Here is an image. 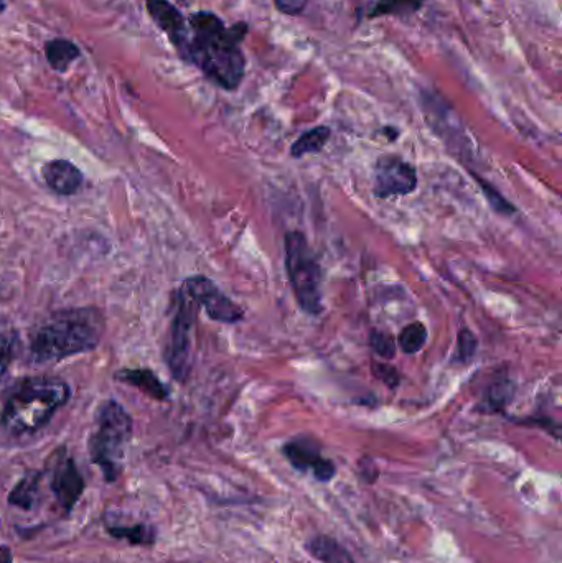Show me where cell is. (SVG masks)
I'll list each match as a JSON object with an SVG mask.
<instances>
[{
  "instance_id": "20",
  "label": "cell",
  "mask_w": 562,
  "mask_h": 563,
  "mask_svg": "<svg viewBox=\"0 0 562 563\" xmlns=\"http://www.w3.org/2000/svg\"><path fill=\"white\" fill-rule=\"evenodd\" d=\"M515 389V384L506 377L493 382L487 394V404L490 410H505L506 405L510 404L513 399Z\"/></svg>"
},
{
  "instance_id": "17",
  "label": "cell",
  "mask_w": 562,
  "mask_h": 563,
  "mask_svg": "<svg viewBox=\"0 0 562 563\" xmlns=\"http://www.w3.org/2000/svg\"><path fill=\"white\" fill-rule=\"evenodd\" d=\"M38 481H40L38 473H29L25 476L24 480L20 481L14 491L10 493L9 503L15 508L25 509V511L32 509L33 504L37 501Z\"/></svg>"
},
{
  "instance_id": "12",
  "label": "cell",
  "mask_w": 562,
  "mask_h": 563,
  "mask_svg": "<svg viewBox=\"0 0 562 563\" xmlns=\"http://www.w3.org/2000/svg\"><path fill=\"white\" fill-rule=\"evenodd\" d=\"M42 173L48 187L58 195H73L80 190L81 183H83V175L80 170L66 160L48 162L43 167Z\"/></svg>"
},
{
  "instance_id": "22",
  "label": "cell",
  "mask_w": 562,
  "mask_h": 563,
  "mask_svg": "<svg viewBox=\"0 0 562 563\" xmlns=\"http://www.w3.org/2000/svg\"><path fill=\"white\" fill-rule=\"evenodd\" d=\"M370 346L375 354H378L380 358L386 359V361H391L398 353V348H396V341H394L393 336L386 333V331L373 330L370 336Z\"/></svg>"
},
{
  "instance_id": "13",
  "label": "cell",
  "mask_w": 562,
  "mask_h": 563,
  "mask_svg": "<svg viewBox=\"0 0 562 563\" xmlns=\"http://www.w3.org/2000/svg\"><path fill=\"white\" fill-rule=\"evenodd\" d=\"M309 554L324 563H355L347 549H343L332 537L319 536L309 540Z\"/></svg>"
},
{
  "instance_id": "9",
  "label": "cell",
  "mask_w": 562,
  "mask_h": 563,
  "mask_svg": "<svg viewBox=\"0 0 562 563\" xmlns=\"http://www.w3.org/2000/svg\"><path fill=\"white\" fill-rule=\"evenodd\" d=\"M282 452L296 470L312 473L322 483L332 480L337 468L320 453L319 443L312 438L299 437L286 443Z\"/></svg>"
},
{
  "instance_id": "6",
  "label": "cell",
  "mask_w": 562,
  "mask_h": 563,
  "mask_svg": "<svg viewBox=\"0 0 562 563\" xmlns=\"http://www.w3.org/2000/svg\"><path fill=\"white\" fill-rule=\"evenodd\" d=\"M198 305L185 290L178 294V310L172 325V338H170L169 361L170 371L175 379L185 381L190 366H192V330L197 320Z\"/></svg>"
},
{
  "instance_id": "10",
  "label": "cell",
  "mask_w": 562,
  "mask_h": 563,
  "mask_svg": "<svg viewBox=\"0 0 562 563\" xmlns=\"http://www.w3.org/2000/svg\"><path fill=\"white\" fill-rule=\"evenodd\" d=\"M52 489L58 503L65 511H70L80 499L85 489V481L70 456H61L55 461L52 471Z\"/></svg>"
},
{
  "instance_id": "15",
  "label": "cell",
  "mask_w": 562,
  "mask_h": 563,
  "mask_svg": "<svg viewBox=\"0 0 562 563\" xmlns=\"http://www.w3.org/2000/svg\"><path fill=\"white\" fill-rule=\"evenodd\" d=\"M330 127L319 126L310 129L300 135L299 139L292 144L291 155L294 159H302L305 155L319 154L324 150L328 140H330Z\"/></svg>"
},
{
  "instance_id": "1",
  "label": "cell",
  "mask_w": 562,
  "mask_h": 563,
  "mask_svg": "<svg viewBox=\"0 0 562 563\" xmlns=\"http://www.w3.org/2000/svg\"><path fill=\"white\" fill-rule=\"evenodd\" d=\"M248 33V25L226 27L218 15L197 12L188 19V43L183 58L197 65L203 75L223 89L235 91L244 78L241 42Z\"/></svg>"
},
{
  "instance_id": "29",
  "label": "cell",
  "mask_w": 562,
  "mask_h": 563,
  "mask_svg": "<svg viewBox=\"0 0 562 563\" xmlns=\"http://www.w3.org/2000/svg\"><path fill=\"white\" fill-rule=\"evenodd\" d=\"M4 9H5V2L4 0H0V14L4 12Z\"/></svg>"
},
{
  "instance_id": "11",
  "label": "cell",
  "mask_w": 562,
  "mask_h": 563,
  "mask_svg": "<svg viewBox=\"0 0 562 563\" xmlns=\"http://www.w3.org/2000/svg\"><path fill=\"white\" fill-rule=\"evenodd\" d=\"M147 10L157 27L167 33L180 55H185L188 43V25L183 15L170 4L169 0H146Z\"/></svg>"
},
{
  "instance_id": "19",
  "label": "cell",
  "mask_w": 562,
  "mask_h": 563,
  "mask_svg": "<svg viewBox=\"0 0 562 563\" xmlns=\"http://www.w3.org/2000/svg\"><path fill=\"white\" fill-rule=\"evenodd\" d=\"M399 348L406 354L421 351L427 343V328L422 323L414 322L404 326L398 338Z\"/></svg>"
},
{
  "instance_id": "28",
  "label": "cell",
  "mask_w": 562,
  "mask_h": 563,
  "mask_svg": "<svg viewBox=\"0 0 562 563\" xmlns=\"http://www.w3.org/2000/svg\"><path fill=\"white\" fill-rule=\"evenodd\" d=\"M0 563H12V554L7 547L0 549Z\"/></svg>"
},
{
  "instance_id": "3",
  "label": "cell",
  "mask_w": 562,
  "mask_h": 563,
  "mask_svg": "<svg viewBox=\"0 0 562 563\" xmlns=\"http://www.w3.org/2000/svg\"><path fill=\"white\" fill-rule=\"evenodd\" d=\"M70 399V387L58 379L25 382L5 402L0 422L15 435L37 432Z\"/></svg>"
},
{
  "instance_id": "24",
  "label": "cell",
  "mask_w": 562,
  "mask_h": 563,
  "mask_svg": "<svg viewBox=\"0 0 562 563\" xmlns=\"http://www.w3.org/2000/svg\"><path fill=\"white\" fill-rule=\"evenodd\" d=\"M371 371L375 374L376 379H380L383 384L391 389V387H396L401 381L399 377L398 369L393 368L391 364L388 363H378V361H373L371 363Z\"/></svg>"
},
{
  "instance_id": "2",
  "label": "cell",
  "mask_w": 562,
  "mask_h": 563,
  "mask_svg": "<svg viewBox=\"0 0 562 563\" xmlns=\"http://www.w3.org/2000/svg\"><path fill=\"white\" fill-rule=\"evenodd\" d=\"M104 333V318L94 308L57 313L32 338L38 361H60L96 348Z\"/></svg>"
},
{
  "instance_id": "25",
  "label": "cell",
  "mask_w": 562,
  "mask_h": 563,
  "mask_svg": "<svg viewBox=\"0 0 562 563\" xmlns=\"http://www.w3.org/2000/svg\"><path fill=\"white\" fill-rule=\"evenodd\" d=\"M109 532H111L114 537L129 539L131 542H134V544H147V542L152 540V536H150L146 526H136L131 527V529L119 527V529H109Z\"/></svg>"
},
{
  "instance_id": "18",
  "label": "cell",
  "mask_w": 562,
  "mask_h": 563,
  "mask_svg": "<svg viewBox=\"0 0 562 563\" xmlns=\"http://www.w3.org/2000/svg\"><path fill=\"white\" fill-rule=\"evenodd\" d=\"M424 5V0H376L368 15L370 17H381V15H406L416 14L417 10Z\"/></svg>"
},
{
  "instance_id": "5",
  "label": "cell",
  "mask_w": 562,
  "mask_h": 563,
  "mask_svg": "<svg viewBox=\"0 0 562 563\" xmlns=\"http://www.w3.org/2000/svg\"><path fill=\"white\" fill-rule=\"evenodd\" d=\"M286 269L297 303L307 315H319L324 310L322 302V269L310 251L307 239L300 231L284 236Z\"/></svg>"
},
{
  "instance_id": "16",
  "label": "cell",
  "mask_w": 562,
  "mask_h": 563,
  "mask_svg": "<svg viewBox=\"0 0 562 563\" xmlns=\"http://www.w3.org/2000/svg\"><path fill=\"white\" fill-rule=\"evenodd\" d=\"M45 55H47L48 63L53 70L63 73V71L68 70V66L73 61L80 58L81 52L80 48L76 47L75 43L70 42V40L57 38V40H52L45 45Z\"/></svg>"
},
{
  "instance_id": "21",
  "label": "cell",
  "mask_w": 562,
  "mask_h": 563,
  "mask_svg": "<svg viewBox=\"0 0 562 563\" xmlns=\"http://www.w3.org/2000/svg\"><path fill=\"white\" fill-rule=\"evenodd\" d=\"M478 340L472 331L460 330L457 338V351H455V361L459 364H469L477 353Z\"/></svg>"
},
{
  "instance_id": "27",
  "label": "cell",
  "mask_w": 562,
  "mask_h": 563,
  "mask_svg": "<svg viewBox=\"0 0 562 563\" xmlns=\"http://www.w3.org/2000/svg\"><path fill=\"white\" fill-rule=\"evenodd\" d=\"M10 363V345L9 341L5 340L0 336V379L4 376L5 371H7V366Z\"/></svg>"
},
{
  "instance_id": "23",
  "label": "cell",
  "mask_w": 562,
  "mask_h": 563,
  "mask_svg": "<svg viewBox=\"0 0 562 563\" xmlns=\"http://www.w3.org/2000/svg\"><path fill=\"white\" fill-rule=\"evenodd\" d=\"M475 180H477L478 185L482 187L483 195L487 198L488 203L492 206L493 210L500 213V215L510 216L515 213L516 208L515 206L511 205L510 201L505 200L500 193H498L495 188L490 185V183L485 182L482 178L475 175Z\"/></svg>"
},
{
  "instance_id": "8",
  "label": "cell",
  "mask_w": 562,
  "mask_h": 563,
  "mask_svg": "<svg viewBox=\"0 0 562 563\" xmlns=\"http://www.w3.org/2000/svg\"><path fill=\"white\" fill-rule=\"evenodd\" d=\"M417 187L416 168L396 155H383L375 163L373 190L376 198L386 200L391 196L413 193Z\"/></svg>"
},
{
  "instance_id": "14",
  "label": "cell",
  "mask_w": 562,
  "mask_h": 563,
  "mask_svg": "<svg viewBox=\"0 0 562 563\" xmlns=\"http://www.w3.org/2000/svg\"><path fill=\"white\" fill-rule=\"evenodd\" d=\"M118 379L131 384V386L139 387L144 394L152 397V399H157V401H164L169 397V389L150 371H142V369L122 371L118 374Z\"/></svg>"
},
{
  "instance_id": "26",
  "label": "cell",
  "mask_w": 562,
  "mask_h": 563,
  "mask_svg": "<svg viewBox=\"0 0 562 563\" xmlns=\"http://www.w3.org/2000/svg\"><path fill=\"white\" fill-rule=\"evenodd\" d=\"M277 10H281L282 14L299 15L304 12L305 7L309 4V0H274Z\"/></svg>"
},
{
  "instance_id": "4",
  "label": "cell",
  "mask_w": 562,
  "mask_h": 563,
  "mask_svg": "<svg viewBox=\"0 0 562 563\" xmlns=\"http://www.w3.org/2000/svg\"><path fill=\"white\" fill-rule=\"evenodd\" d=\"M131 435L132 420L126 410L118 402H104L98 412V429L89 440V453L109 483L118 480Z\"/></svg>"
},
{
  "instance_id": "7",
  "label": "cell",
  "mask_w": 562,
  "mask_h": 563,
  "mask_svg": "<svg viewBox=\"0 0 562 563\" xmlns=\"http://www.w3.org/2000/svg\"><path fill=\"white\" fill-rule=\"evenodd\" d=\"M182 289L207 310L208 317L220 323H239L244 318L243 308L226 297L213 280L197 275L185 280Z\"/></svg>"
}]
</instances>
